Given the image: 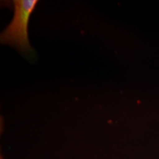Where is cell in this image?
Returning a JSON list of instances; mask_svg holds the SVG:
<instances>
[{
	"label": "cell",
	"mask_w": 159,
	"mask_h": 159,
	"mask_svg": "<svg viewBox=\"0 0 159 159\" xmlns=\"http://www.w3.org/2000/svg\"><path fill=\"white\" fill-rule=\"evenodd\" d=\"M38 2L37 0L12 1L14 16L0 36L2 44L11 46L29 58L35 55L34 49L29 41V20Z\"/></svg>",
	"instance_id": "1"
}]
</instances>
